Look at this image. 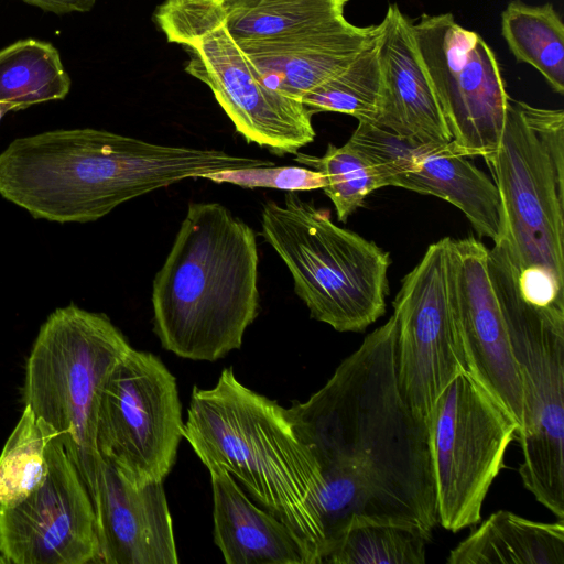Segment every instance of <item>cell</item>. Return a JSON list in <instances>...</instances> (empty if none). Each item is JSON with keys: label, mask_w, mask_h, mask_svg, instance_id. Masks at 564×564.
Here are the masks:
<instances>
[{"label": "cell", "mask_w": 564, "mask_h": 564, "mask_svg": "<svg viewBox=\"0 0 564 564\" xmlns=\"http://www.w3.org/2000/svg\"><path fill=\"white\" fill-rule=\"evenodd\" d=\"M437 522L458 532L481 520L517 422L468 372L456 375L426 421Z\"/></svg>", "instance_id": "9c48e42d"}, {"label": "cell", "mask_w": 564, "mask_h": 564, "mask_svg": "<svg viewBox=\"0 0 564 564\" xmlns=\"http://www.w3.org/2000/svg\"><path fill=\"white\" fill-rule=\"evenodd\" d=\"M379 61L382 104L375 126L421 143H451L452 134L420 54L412 21L397 3L388 7L381 21Z\"/></svg>", "instance_id": "d6986e66"}, {"label": "cell", "mask_w": 564, "mask_h": 564, "mask_svg": "<svg viewBox=\"0 0 564 564\" xmlns=\"http://www.w3.org/2000/svg\"><path fill=\"white\" fill-rule=\"evenodd\" d=\"M488 268L522 383L519 474L538 502L563 520L564 322L523 301L502 243L488 249Z\"/></svg>", "instance_id": "ba28073f"}, {"label": "cell", "mask_w": 564, "mask_h": 564, "mask_svg": "<svg viewBox=\"0 0 564 564\" xmlns=\"http://www.w3.org/2000/svg\"><path fill=\"white\" fill-rule=\"evenodd\" d=\"M502 36L519 63L533 66L557 94H564V24L551 3H508L501 14Z\"/></svg>", "instance_id": "d4e9b609"}, {"label": "cell", "mask_w": 564, "mask_h": 564, "mask_svg": "<svg viewBox=\"0 0 564 564\" xmlns=\"http://www.w3.org/2000/svg\"><path fill=\"white\" fill-rule=\"evenodd\" d=\"M380 32L381 23L379 32L344 70L302 97L312 115L334 111L352 116L358 122L376 124L382 104Z\"/></svg>", "instance_id": "484cf974"}, {"label": "cell", "mask_w": 564, "mask_h": 564, "mask_svg": "<svg viewBox=\"0 0 564 564\" xmlns=\"http://www.w3.org/2000/svg\"><path fill=\"white\" fill-rule=\"evenodd\" d=\"M8 111H11L10 108L7 105L0 102V120Z\"/></svg>", "instance_id": "4dcf8cb0"}, {"label": "cell", "mask_w": 564, "mask_h": 564, "mask_svg": "<svg viewBox=\"0 0 564 564\" xmlns=\"http://www.w3.org/2000/svg\"><path fill=\"white\" fill-rule=\"evenodd\" d=\"M91 501L99 546L97 563H178L163 481L135 487L102 460Z\"/></svg>", "instance_id": "e0dca14e"}, {"label": "cell", "mask_w": 564, "mask_h": 564, "mask_svg": "<svg viewBox=\"0 0 564 564\" xmlns=\"http://www.w3.org/2000/svg\"><path fill=\"white\" fill-rule=\"evenodd\" d=\"M42 10L56 14L70 12H87L93 9L97 0H21Z\"/></svg>", "instance_id": "f546056e"}, {"label": "cell", "mask_w": 564, "mask_h": 564, "mask_svg": "<svg viewBox=\"0 0 564 564\" xmlns=\"http://www.w3.org/2000/svg\"><path fill=\"white\" fill-rule=\"evenodd\" d=\"M272 161L169 145L93 128L13 140L0 153V195L34 218L95 221L124 202L210 172Z\"/></svg>", "instance_id": "7a4b0ae2"}, {"label": "cell", "mask_w": 564, "mask_h": 564, "mask_svg": "<svg viewBox=\"0 0 564 564\" xmlns=\"http://www.w3.org/2000/svg\"><path fill=\"white\" fill-rule=\"evenodd\" d=\"M451 256L469 373L517 422L519 431L523 417L521 377L491 282L488 248L473 236L451 238Z\"/></svg>", "instance_id": "2e32d148"}, {"label": "cell", "mask_w": 564, "mask_h": 564, "mask_svg": "<svg viewBox=\"0 0 564 564\" xmlns=\"http://www.w3.org/2000/svg\"><path fill=\"white\" fill-rule=\"evenodd\" d=\"M47 456L43 484L20 503L0 507L3 564L97 563L94 505L58 435L51 438Z\"/></svg>", "instance_id": "4fadbf2b"}, {"label": "cell", "mask_w": 564, "mask_h": 564, "mask_svg": "<svg viewBox=\"0 0 564 564\" xmlns=\"http://www.w3.org/2000/svg\"><path fill=\"white\" fill-rule=\"evenodd\" d=\"M395 335L391 315L318 391L288 408L322 476L326 545L355 514L437 523L427 426L399 389Z\"/></svg>", "instance_id": "6da1fadb"}, {"label": "cell", "mask_w": 564, "mask_h": 564, "mask_svg": "<svg viewBox=\"0 0 564 564\" xmlns=\"http://www.w3.org/2000/svg\"><path fill=\"white\" fill-rule=\"evenodd\" d=\"M70 89L58 51L28 39L0 51V102L11 111L64 99Z\"/></svg>", "instance_id": "cb8c5ba5"}, {"label": "cell", "mask_w": 564, "mask_h": 564, "mask_svg": "<svg viewBox=\"0 0 564 564\" xmlns=\"http://www.w3.org/2000/svg\"><path fill=\"white\" fill-rule=\"evenodd\" d=\"M347 0H165L154 21L171 43L223 25L237 43L271 39L344 15Z\"/></svg>", "instance_id": "ffe728a7"}, {"label": "cell", "mask_w": 564, "mask_h": 564, "mask_svg": "<svg viewBox=\"0 0 564 564\" xmlns=\"http://www.w3.org/2000/svg\"><path fill=\"white\" fill-rule=\"evenodd\" d=\"M185 72L207 85L247 142L275 154H295L315 139L312 113L301 100L264 85L223 25L184 43Z\"/></svg>", "instance_id": "5bb4252c"}, {"label": "cell", "mask_w": 564, "mask_h": 564, "mask_svg": "<svg viewBox=\"0 0 564 564\" xmlns=\"http://www.w3.org/2000/svg\"><path fill=\"white\" fill-rule=\"evenodd\" d=\"M0 564H3V561H2V557H1V555H0Z\"/></svg>", "instance_id": "1f68e13d"}, {"label": "cell", "mask_w": 564, "mask_h": 564, "mask_svg": "<svg viewBox=\"0 0 564 564\" xmlns=\"http://www.w3.org/2000/svg\"><path fill=\"white\" fill-rule=\"evenodd\" d=\"M431 538L416 523L355 514L328 541L322 563L424 564Z\"/></svg>", "instance_id": "603a6c76"}, {"label": "cell", "mask_w": 564, "mask_h": 564, "mask_svg": "<svg viewBox=\"0 0 564 564\" xmlns=\"http://www.w3.org/2000/svg\"><path fill=\"white\" fill-rule=\"evenodd\" d=\"M295 154L294 161L323 174V191L335 206L337 219L341 223H346L362 206L370 193L382 188L369 160L349 141L341 147L328 144L322 156Z\"/></svg>", "instance_id": "83f0119b"}, {"label": "cell", "mask_w": 564, "mask_h": 564, "mask_svg": "<svg viewBox=\"0 0 564 564\" xmlns=\"http://www.w3.org/2000/svg\"><path fill=\"white\" fill-rule=\"evenodd\" d=\"M183 437L202 463L223 467L286 524L307 564H322V476L286 408L247 388L225 368L212 389L194 387Z\"/></svg>", "instance_id": "3957f363"}, {"label": "cell", "mask_w": 564, "mask_h": 564, "mask_svg": "<svg viewBox=\"0 0 564 564\" xmlns=\"http://www.w3.org/2000/svg\"><path fill=\"white\" fill-rule=\"evenodd\" d=\"M57 433L29 405L0 454V507H13L33 494L48 473L47 445Z\"/></svg>", "instance_id": "4316f807"}, {"label": "cell", "mask_w": 564, "mask_h": 564, "mask_svg": "<svg viewBox=\"0 0 564 564\" xmlns=\"http://www.w3.org/2000/svg\"><path fill=\"white\" fill-rule=\"evenodd\" d=\"M215 183H229L243 188H274L286 192L323 189L325 178L316 170L306 166H253L210 172L202 175Z\"/></svg>", "instance_id": "f1b7e54d"}, {"label": "cell", "mask_w": 564, "mask_h": 564, "mask_svg": "<svg viewBox=\"0 0 564 564\" xmlns=\"http://www.w3.org/2000/svg\"><path fill=\"white\" fill-rule=\"evenodd\" d=\"M371 163L381 187L397 186L444 199L468 218L479 237L501 235L498 189L467 156L447 144L421 143L359 122L348 140Z\"/></svg>", "instance_id": "9a60e30c"}, {"label": "cell", "mask_w": 564, "mask_h": 564, "mask_svg": "<svg viewBox=\"0 0 564 564\" xmlns=\"http://www.w3.org/2000/svg\"><path fill=\"white\" fill-rule=\"evenodd\" d=\"M130 348L105 314L69 304L48 315L26 359L24 405L61 437L90 499L102 462L97 447L101 392Z\"/></svg>", "instance_id": "8992f818"}, {"label": "cell", "mask_w": 564, "mask_h": 564, "mask_svg": "<svg viewBox=\"0 0 564 564\" xmlns=\"http://www.w3.org/2000/svg\"><path fill=\"white\" fill-rule=\"evenodd\" d=\"M448 564H564V523L506 510L490 514L451 550Z\"/></svg>", "instance_id": "7402d4cb"}, {"label": "cell", "mask_w": 564, "mask_h": 564, "mask_svg": "<svg viewBox=\"0 0 564 564\" xmlns=\"http://www.w3.org/2000/svg\"><path fill=\"white\" fill-rule=\"evenodd\" d=\"M485 161L500 197L498 240L513 269L541 270L564 284L563 110L509 97L499 145Z\"/></svg>", "instance_id": "52a82bcc"}, {"label": "cell", "mask_w": 564, "mask_h": 564, "mask_svg": "<svg viewBox=\"0 0 564 564\" xmlns=\"http://www.w3.org/2000/svg\"><path fill=\"white\" fill-rule=\"evenodd\" d=\"M203 464L212 480L215 543L227 564H307L285 523L251 502L223 467Z\"/></svg>", "instance_id": "44dd1931"}, {"label": "cell", "mask_w": 564, "mask_h": 564, "mask_svg": "<svg viewBox=\"0 0 564 564\" xmlns=\"http://www.w3.org/2000/svg\"><path fill=\"white\" fill-rule=\"evenodd\" d=\"M183 429L174 376L156 356L131 347L101 392L100 457L135 487L163 481L174 466Z\"/></svg>", "instance_id": "30bf717a"}, {"label": "cell", "mask_w": 564, "mask_h": 564, "mask_svg": "<svg viewBox=\"0 0 564 564\" xmlns=\"http://www.w3.org/2000/svg\"><path fill=\"white\" fill-rule=\"evenodd\" d=\"M395 370L402 397L425 423L453 378L468 372L459 323L451 238L431 243L393 301Z\"/></svg>", "instance_id": "8fae6325"}, {"label": "cell", "mask_w": 564, "mask_h": 564, "mask_svg": "<svg viewBox=\"0 0 564 564\" xmlns=\"http://www.w3.org/2000/svg\"><path fill=\"white\" fill-rule=\"evenodd\" d=\"M261 227L311 317L360 333L384 314L391 259L373 241L335 225L296 192H286L282 203H263Z\"/></svg>", "instance_id": "5b68a950"}, {"label": "cell", "mask_w": 564, "mask_h": 564, "mask_svg": "<svg viewBox=\"0 0 564 564\" xmlns=\"http://www.w3.org/2000/svg\"><path fill=\"white\" fill-rule=\"evenodd\" d=\"M344 15L280 36L238 43L258 78L291 98L302 97L344 70L379 32Z\"/></svg>", "instance_id": "ac0fdd59"}, {"label": "cell", "mask_w": 564, "mask_h": 564, "mask_svg": "<svg viewBox=\"0 0 564 564\" xmlns=\"http://www.w3.org/2000/svg\"><path fill=\"white\" fill-rule=\"evenodd\" d=\"M253 229L219 203H191L153 279L154 332L176 356L215 361L259 314Z\"/></svg>", "instance_id": "277c9868"}, {"label": "cell", "mask_w": 564, "mask_h": 564, "mask_svg": "<svg viewBox=\"0 0 564 564\" xmlns=\"http://www.w3.org/2000/svg\"><path fill=\"white\" fill-rule=\"evenodd\" d=\"M412 29L454 149L488 159L499 145L509 99L495 53L452 13L423 14Z\"/></svg>", "instance_id": "7c38bea8"}]
</instances>
